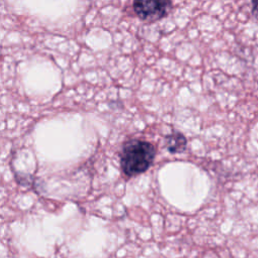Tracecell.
I'll return each mask as SVG.
<instances>
[{"label": "cell", "mask_w": 258, "mask_h": 258, "mask_svg": "<svg viewBox=\"0 0 258 258\" xmlns=\"http://www.w3.org/2000/svg\"><path fill=\"white\" fill-rule=\"evenodd\" d=\"M155 147L148 141L131 139L124 143L120 153V165L123 173L129 177L146 171L155 157Z\"/></svg>", "instance_id": "obj_1"}, {"label": "cell", "mask_w": 258, "mask_h": 258, "mask_svg": "<svg viewBox=\"0 0 258 258\" xmlns=\"http://www.w3.org/2000/svg\"><path fill=\"white\" fill-rule=\"evenodd\" d=\"M253 5V14L258 19V0H251Z\"/></svg>", "instance_id": "obj_4"}, {"label": "cell", "mask_w": 258, "mask_h": 258, "mask_svg": "<svg viewBox=\"0 0 258 258\" xmlns=\"http://www.w3.org/2000/svg\"><path fill=\"white\" fill-rule=\"evenodd\" d=\"M165 145L170 153H180L185 150L186 139L179 132H173L165 139Z\"/></svg>", "instance_id": "obj_3"}, {"label": "cell", "mask_w": 258, "mask_h": 258, "mask_svg": "<svg viewBox=\"0 0 258 258\" xmlns=\"http://www.w3.org/2000/svg\"><path fill=\"white\" fill-rule=\"evenodd\" d=\"M133 8L137 16L145 21H156L167 15L170 0H134Z\"/></svg>", "instance_id": "obj_2"}]
</instances>
